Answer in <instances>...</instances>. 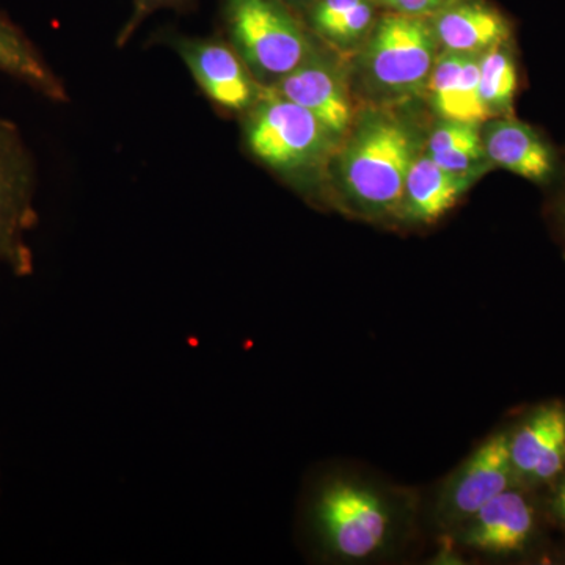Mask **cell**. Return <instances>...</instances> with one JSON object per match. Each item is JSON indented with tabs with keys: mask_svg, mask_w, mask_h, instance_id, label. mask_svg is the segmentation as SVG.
<instances>
[{
	"mask_svg": "<svg viewBox=\"0 0 565 565\" xmlns=\"http://www.w3.org/2000/svg\"><path fill=\"white\" fill-rule=\"evenodd\" d=\"M553 497L550 501V509H552L553 515L556 516L557 522L565 525V471L557 479L555 484L552 486Z\"/></svg>",
	"mask_w": 565,
	"mask_h": 565,
	"instance_id": "obj_22",
	"label": "cell"
},
{
	"mask_svg": "<svg viewBox=\"0 0 565 565\" xmlns=\"http://www.w3.org/2000/svg\"><path fill=\"white\" fill-rule=\"evenodd\" d=\"M487 161L500 169L545 185L555 180L557 154L552 141L534 126L512 115L498 117L482 132Z\"/></svg>",
	"mask_w": 565,
	"mask_h": 565,
	"instance_id": "obj_13",
	"label": "cell"
},
{
	"mask_svg": "<svg viewBox=\"0 0 565 565\" xmlns=\"http://www.w3.org/2000/svg\"><path fill=\"white\" fill-rule=\"evenodd\" d=\"M415 159L416 143L407 126L392 115H366L341 151V184L363 210L388 214L403 206Z\"/></svg>",
	"mask_w": 565,
	"mask_h": 565,
	"instance_id": "obj_1",
	"label": "cell"
},
{
	"mask_svg": "<svg viewBox=\"0 0 565 565\" xmlns=\"http://www.w3.org/2000/svg\"><path fill=\"white\" fill-rule=\"evenodd\" d=\"M427 156L456 174H476L487 167L482 134L475 122L441 120L430 134ZM490 163V162H489Z\"/></svg>",
	"mask_w": 565,
	"mask_h": 565,
	"instance_id": "obj_18",
	"label": "cell"
},
{
	"mask_svg": "<svg viewBox=\"0 0 565 565\" xmlns=\"http://www.w3.org/2000/svg\"><path fill=\"white\" fill-rule=\"evenodd\" d=\"M514 486L509 433L494 434L476 449L445 487L438 504L441 522L460 526L494 497Z\"/></svg>",
	"mask_w": 565,
	"mask_h": 565,
	"instance_id": "obj_9",
	"label": "cell"
},
{
	"mask_svg": "<svg viewBox=\"0 0 565 565\" xmlns=\"http://www.w3.org/2000/svg\"><path fill=\"white\" fill-rule=\"evenodd\" d=\"M195 0H134L131 14L128 21L122 24L120 32H118L115 44L118 47H125L131 41L136 32L139 31L140 25L143 24L148 18L158 13L161 10H178L185 11L191 9Z\"/></svg>",
	"mask_w": 565,
	"mask_h": 565,
	"instance_id": "obj_20",
	"label": "cell"
},
{
	"mask_svg": "<svg viewBox=\"0 0 565 565\" xmlns=\"http://www.w3.org/2000/svg\"><path fill=\"white\" fill-rule=\"evenodd\" d=\"M527 492L511 487L479 509L460 525L463 544L494 556L519 555L530 548L537 535V511Z\"/></svg>",
	"mask_w": 565,
	"mask_h": 565,
	"instance_id": "obj_11",
	"label": "cell"
},
{
	"mask_svg": "<svg viewBox=\"0 0 565 565\" xmlns=\"http://www.w3.org/2000/svg\"><path fill=\"white\" fill-rule=\"evenodd\" d=\"M221 17L223 36L267 88L319 44L299 11L282 0H221Z\"/></svg>",
	"mask_w": 565,
	"mask_h": 565,
	"instance_id": "obj_2",
	"label": "cell"
},
{
	"mask_svg": "<svg viewBox=\"0 0 565 565\" xmlns=\"http://www.w3.org/2000/svg\"><path fill=\"white\" fill-rule=\"evenodd\" d=\"M426 90L441 120L481 125L492 118L479 92V55L441 51Z\"/></svg>",
	"mask_w": 565,
	"mask_h": 565,
	"instance_id": "obj_14",
	"label": "cell"
},
{
	"mask_svg": "<svg viewBox=\"0 0 565 565\" xmlns=\"http://www.w3.org/2000/svg\"><path fill=\"white\" fill-rule=\"evenodd\" d=\"M36 167L18 126L0 117V264L11 273L33 270L29 234L35 228Z\"/></svg>",
	"mask_w": 565,
	"mask_h": 565,
	"instance_id": "obj_6",
	"label": "cell"
},
{
	"mask_svg": "<svg viewBox=\"0 0 565 565\" xmlns=\"http://www.w3.org/2000/svg\"><path fill=\"white\" fill-rule=\"evenodd\" d=\"M381 11L375 0H310L300 17L319 43L345 52L362 46Z\"/></svg>",
	"mask_w": 565,
	"mask_h": 565,
	"instance_id": "obj_16",
	"label": "cell"
},
{
	"mask_svg": "<svg viewBox=\"0 0 565 565\" xmlns=\"http://www.w3.org/2000/svg\"><path fill=\"white\" fill-rule=\"evenodd\" d=\"M360 50L366 84L388 98H405L426 90L440 54L429 18L393 11H382Z\"/></svg>",
	"mask_w": 565,
	"mask_h": 565,
	"instance_id": "obj_5",
	"label": "cell"
},
{
	"mask_svg": "<svg viewBox=\"0 0 565 565\" xmlns=\"http://www.w3.org/2000/svg\"><path fill=\"white\" fill-rule=\"evenodd\" d=\"M241 121L253 158L291 181L318 172L340 141L313 114L270 88Z\"/></svg>",
	"mask_w": 565,
	"mask_h": 565,
	"instance_id": "obj_4",
	"label": "cell"
},
{
	"mask_svg": "<svg viewBox=\"0 0 565 565\" xmlns=\"http://www.w3.org/2000/svg\"><path fill=\"white\" fill-rule=\"evenodd\" d=\"M282 2L288 3V6H291L294 10H297L300 13L310 0H282Z\"/></svg>",
	"mask_w": 565,
	"mask_h": 565,
	"instance_id": "obj_24",
	"label": "cell"
},
{
	"mask_svg": "<svg viewBox=\"0 0 565 565\" xmlns=\"http://www.w3.org/2000/svg\"><path fill=\"white\" fill-rule=\"evenodd\" d=\"M509 456L516 486L555 484L565 471V404L548 401L534 407L509 433Z\"/></svg>",
	"mask_w": 565,
	"mask_h": 565,
	"instance_id": "obj_8",
	"label": "cell"
},
{
	"mask_svg": "<svg viewBox=\"0 0 565 565\" xmlns=\"http://www.w3.org/2000/svg\"><path fill=\"white\" fill-rule=\"evenodd\" d=\"M322 51L319 43L297 68L269 88L313 114L341 140L351 131V98L340 66Z\"/></svg>",
	"mask_w": 565,
	"mask_h": 565,
	"instance_id": "obj_10",
	"label": "cell"
},
{
	"mask_svg": "<svg viewBox=\"0 0 565 565\" xmlns=\"http://www.w3.org/2000/svg\"><path fill=\"white\" fill-rule=\"evenodd\" d=\"M555 214L557 217V221L561 222V225H563L564 233H565V182L563 185V191L559 193V199H557V203L555 206Z\"/></svg>",
	"mask_w": 565,
	"mask_h": 565,
	"instance_id": "obj_23",
	"label": "cell"
},
{
	"mask_svg": "<svg viewBox=\"0 0 565 565\" xmlns=\"http://www.w3.org/2000/svg\"><path fill=\"white\" fill-rule=\"evenodd\" d=\"M0 74L20 82L47 102H70L68 88L43 52L9 14L0 10Z\"/></svg>",
	"mask_w": 565,
	"mask_h": 565,
	"instance_id": "obj_15",
	"label": "cell"
},
{
	"mask_svg": "<svg viewBox=\"0 0 565 565\" xmlns=\"http://www.w3.org/2000/svg\"><path fill=\"white\" fill-rule=\"evenodd\" d=\"M163 41L177 52L204 98L225 117H243L266 92L225 36L170 33Z\"/></svg>",
	"mask_w": 565,
	"mask_h": 565,
	"instance_id": "obj_7",
	"label": "cell"
},
{
	"mask_svg": "<svg viewBox=\"0 0 565 565\" xmlns=\"http://www.w3.org/2000/svg\"><path fill=\"white\" fill-rule=\"evenodd\" d=\"M476 174H456L434 162L429 156H416L405 180L403 207L412 221L433 223L452 210L468 191Z\"/></svg>",
	"mask_w": 565,
	"mask_h": 565,
	"instance_id": "obj_17",
	"label": "cell"
},
{
	"mask_svg": "<svg viewBox=\"0 0 565 565\" xmlns=\"http://www.w3.org/2000/svg\"><path fill=\"white\" fill-rule=\"evenodd\" d=\"M511 44L479 55V92L490 117H509L514 111L520 76Z\"/></svg>",
	"mask_w": 565,
	"mask_h": 565,
	"instance_id": "obj_19",
	"label": "cell"
},
{
	"mask_svg": "<svg viewBox=\"0 0 565 565\" xmlns=\"http://www.w3.org/2000/svg\"><path fill=\"white\" fill-rule=\"evenodd\" d=\"M375 2L384 11L408 14V17L430 18L451 0H375Z\"/></svg>",
	"mask_w": 565,
	"mask_h": 565,
	"instance_id": "obj_21",
	"label": "cell"
},
{
	"mask_svg": "<svg viewBox=\"0 0 565 565\" xmlns=\"http://www.w3.org/2000/svg\"><path fill=\"white\" fill-rule=\"evenodd\" d=\"M308 522L323 552L341 559L363 561L388 545L396 516L392 504L374 487L330 478L311 494Z\"/></svg>",
	"mask_w": 565,
	"mask_h": 565,
	"instance_id": "obj_3",
	"label": "cell"
},
{
	"mask_svg": "<svg viewBox=\"0 0 565 565\" xmlns=\"http://www.w3.org/2000/svg\"><path fill=\"white\" fill-rule=\"evenodd\" d=\"M440 51L481 55L512 43L514 25L489 0H451L429 18Z\"/></svg>",
	"mask_w": 565,
	"mask_h": 565,
	"instance_id": "obj_12",
	"label": "cell"
}]
</instances>
